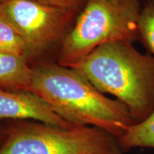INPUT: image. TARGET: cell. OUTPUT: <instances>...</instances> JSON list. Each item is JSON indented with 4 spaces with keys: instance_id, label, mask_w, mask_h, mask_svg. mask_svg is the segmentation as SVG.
<instances>
[{
    "instance_id": "cell-1",
    "label": "cell",
    "mask_w": 154,
    "mask_h": 154,
    "mask_svg": "<svg viewBox=\"0 0 154 154\" xmlns=\"http://www.w3.org/2000/svg\"><path fill=\"white\" fill-rule=\"evenodd\" d=\"M34 70L29 91L73 126L96 127L119 138L137 123L124 103L103 95L76 69L49 64Z\"/></svg>"
},
{
    "instance_id": "cell-2",
    "label": "cell",
    "mask_w": 154,
    "mask_h": 154,
    "mask_svg": "<svg viewBox=\"0 0 154 154\" xmlns=\"http://www.w3.org/2000/svg\"><path fill=\"white\" fill-rule=\"evenodd\" d=\"M71 68L102 94L114 96L136 122L154 109V57L142 54L131 42L105 44Z\"/></svg>"
},
{
    "instance_id": "cell-3",
    "label": "cell",
    "mask_w": 154,
    "mask_h": 154,
    "mask_svg": "<svg viewBox=\"0 0 154 154\" xmlns=\"http://www.w3.org/2000/svg\"><path fill=\"white\" fill-rule=\"evenodd\" d=\"M141 9L140 0H86L63 38L59 64L72 67L103 44L139 39Z\"/></svg>"
},
{
    "instance_id": "cell-4",
    "label": "cell",
    "mask_w": 154,
    "mask_h": 154,
    "mask_svg": "<svg viewBox=\"0 0 154 154\" xmlns=\"http://www.w3.org/2000/svg\"><path fill=\"white\" fill-rule=\"evenodd\" d=\"M0 154H123L118 138L94 126L10 121Z\"/></svg>"
},
{
    "instance_id": "cell-5",
    "label": "cell",
    "mask_w": 154,
    "mask_h": 154,
    "mask_svg": "<svg viewBox=\"0 0 154 154\" xmlns=\"http://www.w3.org/2000/svg\"><path fill=\"white\" fill-rule=\"evenodd\" d=\"M0 13L22 35L29 57L62 38L76 11L35 0H6L0 5Z\"/></svg>"
},
{
    "instance_id": "cell-6",
    "label": "cell",
    "mask_w": 154,
    "mask_h": 154,
    "mask_svg": "<svg viewBox=\"0 0 154 154\" xmlns=\"http://www.w3.org/2000/svg\"><path fill=\"white\" fill-rule=\"evenodd\" d=\"M0 119L10 121L31 120L71 128L36 94L29 91H11L0 88Z\"/></svg>"
},
{
    "instance_id": "cell-7",
    "label": "cell",
    "mask_w": 154,
    "mask_h": 154,
    "mask_svg": "<svg viewBox=\"0 0 154 154\" xmlns=\"http://www.w3.org/2000/svg\"><path fill=\"white\" fill-rule=\"evenodd\" d=\"M27 58L0 52V88L11 91H29L34 70Z\"/></svg>"
},
{
    "instance_id": "cell-8",
    "label": "cell",
    "mask_w": 154,
    "mask_h": 154,
    "mask_svg": "<svg viewBox=\"0 0 154 154\" xmlns=\"http://www.w3.org/2000/svg\"><path fill=\"white\" fill-rule=\"evenodd\" d=\"M118 140L123 151L134 148L154 149V109L143 121L130 126Z\"/></svg>"
},
{
    "instance_id": "cell-9",
    "label": "cell",
    "mask_w": 154,
    "mask_h": 154,
    "mask_svg": "<svg viewBox=\"0 0 154 154\" xmlns=\"http://www.w3.org/2000/svg\"><path fill=\"white\" fill-rule=\"evenodd\" d=\"M0 52L27 57L24 38L14 26L0 13Z\"/></svg>"
},
{
    "instance_id": "cell-10",
    "label": "cell",
    "mask_w": 154,
    "mask_h": 154,
    "mask_svg": "<svg viewBox=\"0 0 154 154\" xmlns=\"http://www.w3.org/2000/svg\"><path fill=\"white\" fill-rule=\"evenodd\" d=\"M138 37L154 54V1L148 0L142 7L138 21Z\"/></svg>"
},
{
    "instance_id": "cell-11",
    "label": "cell",
    "mask_w": 154,
    "mask_h": 154,
    "mask_svg": "<svg viewBox=\"0 0 154 154\" xmlns=\"http://www.w3.org/2000/svg\"><path fill=\"white\" fill-rule=\"evenodd\" d=\"M45 5L75 11L84 7L86 0H35Z\"/></svg>"
},
{
    "instance_id": "cell-12",
    "label": "cell",
    "mask_w": 154,
    "mask_h": 154,
    "mask_svg": "<svg viewBox=\"0 0 154 154\" xmlns=\"http://www.w3.org/2000/svg\"><path fill=\"white\" fill-rule=\"evenodd\" d=\"M6 137H7V133H6V126L0 125V148L5 143Z\"/></svg>"
},
{
    "instance_id": "cell-13",
    "label": "cell",
    "mask_w": 154,
    "mask_h": 154,
    "mask_svg": "<svg viewBox=\"0 0 154 154\" xmlns=\"http://www.w3.org/2000/svg\"><path fill=\"white\" fill-rule=\"evenodd\" d=\"M5 1H6V0H0V5H1L3 2H5Z\"/></svg>"
},
{
    "instance_id": "cell-14",
    "label": "cell",
    "mask_w": 154,
    "mask_h": 154,
    "mask_svg": "<svg viewBox=\"0 0 154 154\" xmlns=\"http://www.w3.org/2000/svg\"><path fill=\"white\" fill-rule=\"evenodd\" d=\"M152 1H154V0H152Z\"/></svg>"
}]
</instances>
